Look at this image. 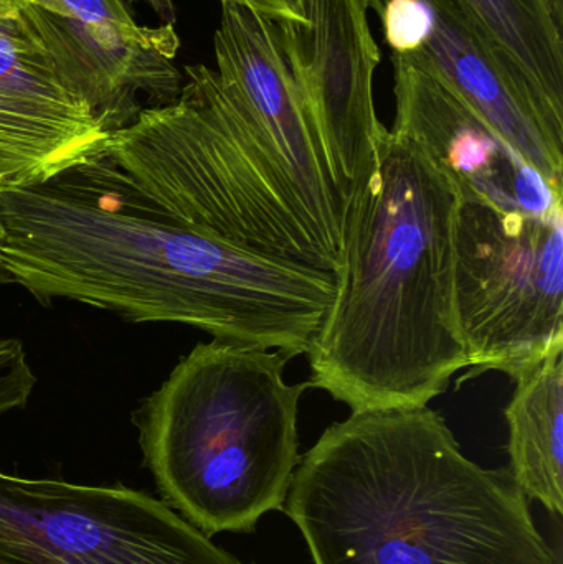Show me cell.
Segmentation results:
<instances>
[{"instance_id":"obj_16","label":"cell","mask_w":563,"mask_h":564,"mask_svg":"<svg viewBox=\"0 0 563 564\" xmlns=\"http://www.w3.org/2000/svg\"><path fill=\"white\" fill-rule=\"evenodd\" d=\"M250 7L273 20H304V0H220Z\"/></svg>"},{"instance_id":"obj_18","label":"cell","mask_w":563,"mask_h":564,"mask_svg":"<svg viewBox=\"0 0 563 564\" xmlns=\"http://www.w3.org/2000/svg\"><path fill=\"white\" fill-rule=\"evenodd\" d=\"M0 282H2V274H0Z\"/></svg>"},{"instance_id":"obj_12","label":"cell","mask_w":563,"mask_h":564,"mask_svg":"<svg viewBox=\"0 0 563 564\" xmlns=\"http://www.w3.org/2000/svg\"><path fill=\"white\" fill-rule=\"evenodd\" d=\"M392 132L419 142L458 195L506 212L548 214L562 207L563 188L529 164L430 66L403 53H392Z\"/></svg>"},{"instance_id":"obj_9","label":"cell","mask_w":563,"mask_h":564,"mask_svg":"<svg viewBox=\"0 0 563 564\" xmlns=\"http://www.w3.org/2000/svg\"><path fill=\"white\" fill-rule=\"evenodd\" d=\"M53 65L112 134L181 95L174 26L139 25L126 0H15ZM149 106V108H151Z\"/></svg>"},{"instance_id":"obj_17","label":"cell","mask_w":563,"mask_h":564,"mask_svg":"<svg viewBox=\"0 0 563 564\" xmlns=\"http://www.w3.org/2000/svg\"><path fill=\"white\" fill-rule=\"evenodd\" d=\"M126 2H129V3H131V2H132V0H126Z\"/></svg>"},{"instance_id":"obj_10","label":"cell","mask_w":563,"mask_h":564,"mask_svg":"<svg viewBox=\"0 0 563 564\" xmlns=\"http://www.w3.org/2000/svg\"><path fill=\"white\" fill-rule=\"evenodd\" d=\"M367 10L364 0H304V20H277L307 115L347 205L376 167L389 132L373 101L380 50Z\"/></svg>"},{"instance_id":"obj_13","label":"cell","mask_w":563,"mask_h":564,"mask_svg":"<svg viewBox=\"0 0 563 564\" xmlns=\"http://www.w3.org/2000/svg\"><path fill=\"white\" fill-rule=\"evenodd\" d=\"M519 105L563 149V0H442Z\"/></svg>"},{"instance_id":"obj_3","label":"cell","mask_w":563,"mask_h":564,"mask_svg":"<svg viewBox=\"0 0 563 564\" xmlns=\"http://www.w3.org/2000/svg\"><path fill=\"white\" fill-rule=\"evenodd\" d=\"M458 191L419 142L387 132L350 195L336 297L307 357L311 388L353 413L415 410L468 368L455 307Z\"/></svg>"},{"instance_id":"obj_4","label":"cell","mask_w":563,"mask_h":564,"mask_svg":"<svg viewBox=\"0 0 563 564\" xmlns=\"http://www.w3.org/2000/svg\"><path fill=\"white\" fill-rule=\"evenodd\" d=\"M280 350L212 338L195 345L134 413L155 486L204 535L253 533L283 512L300 464L297 414Z\"/></svg>"},{"instance_id":"obj_5","label":"cell","mask_w":563,"mask_h":564,"mask_svg":"<svg viewBox=\"0 0 563 564\" xmlns=\"http://www.w3.org/2000/svg\"><path fill=\"white\" fill-rule=\"evenodd\" d=\"M169 105L109 138L108 158L175 217L240 247L336 274L291 204L257 132L215 69L185 66Z\"/></svg>"},{"instance_id":"obj_11","label":"cell","mask_w":563,"mask_h":564,"mask_svg":"<svg viewBox=\"0 0 563 564\" xmlns=\"http://www.w3.org/2000/svg\"><path fill=\"white\" fill-rule=\"evenodd\" d=\"M109 134L68 85L15 0H0V191L108 158Z\"/></svg>"},{"instance_id":"obj_7","label":"cell","mask_w":563,"mask_h":564,"mask_svg":"<svg viewBox=\"0 0 563 564\" xmlns=\"http://www.w3.org/2000/svg\"><path fill=\"white\" fill-rule=\"evenodd\" d=\"M0 564L257 563L240 562L141 490L0 470Z\"/></svg>"},{"instance_id":"obj_6","label":"cell","mask_w":563,"mask_h":564,"mask_svg":"<svg viewBox=\"0 0 563 564\" xmlns=\"http://www.w3.org/2000/svg\"><path fill=\"white\" fill-rule=\"evenodd\" d=\"M455 307L468 375L511 378L563 347V207L506 212L458 195Z\"/></svg>"},{"instance_id":"obj_14","label":"cell","mask_w":563,"mask_h":564,"mask_svg":"<svg viewBox=\"0 0 563 564\" xmlns=\"http://www.w3.org/2000/svg\"><path fill=\"white\" fill-rule=\"evenodd\" d=\"M563 347L516 378L505 410L509 474L526 499L563 512Z\"/></svg>"},{"instance_id":"obj_8","label":"cell","mask_w":563,"mask_h":564,"mask_svg":"<svg viewBox=\"0 0 563 564\" xmlns=\"http://www.w3.org/2000/svg\"><path fill=\"white\" fill-rule=\"evenodd\" d=\"M214 48L221 88L253 126L301 220L339 270L347 202L307 115L277 20L221 2Z\"/></svg>"},{"instance_id":"obj_15","label":"cell","mask_w":563,"mask_h":564,"mask_svg":"<svg viewBox=\"0 0 563 564\" xmlns=\"http://www.w3.org/2000/svg\"><path fill=\"white\" fill-rule=\"evenodd\" d=\"M35 383L36 378L22 341L0 337V417L23 410Z\"/></svg>"},{"instance_id":"obj_1","label":"cell","mask_w":563,"mask_h":564,"mask_svg":"<svg viewBox=\"0 0 563 564\" xmlns=\"http://www.w3.org/2000/svg\"><path fill=\"white\" fill-rule=\"evenodd\" d=\"M0 274L36 301L307 355L336 274L278 260L162 207L109 158L0 191Z\"/></svg>"},{"instance_id":"obj_2","label":"cell","mask_w":563,"mask_h":564,"mask_svg":"<svg viewBox=\"0 0 563 564\" xmlns=\"http://www.w3.org/2000/svg\"><path fill=\"white\" fill-rule=\"evenodd\" d=\"M283 512L314 564H561L509 470L468 459L429 406L331 424Z\"/></svg>"}]
</instances>
